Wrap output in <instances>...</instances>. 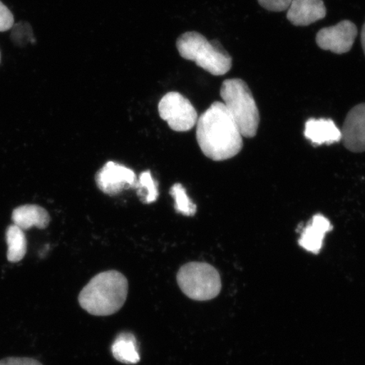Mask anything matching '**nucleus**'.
<instances>
[{
    "instance_id": "1",
    "label": "nucleus",
    "mask_w": 365,
    "mask_h": 365,
    "mask_svg": "<svg viewBox=\"0 0 365 365\" xmlns=\"http://www.w3.org/2000/svg\"><path fill=\"white\" fill-rule=\"evenodd\" d=\"M196 139L205 156L217 162L235 157L243 148V135L222 102H214L198 118Z\"/></svg>"
},
{
    "instance_id": "12",
    "label": "nucleus",
    "mask_w": 365,
    "mask_h": 365,
    "mask_svg": "<svg viewBox=\"0 0 365 365\" xmlns=\"http://www.w3.org/2000/svg\"><path fill=\"white\" fill-rule=\"evenodd\" d=\"M331 230V222L322 214H317L309 225L304 227L299 245L309 252L318 255L322 248L327 232Z\"/></svg>"
},
{
    "instance_id": "9",
    "label": "nucleus",
    "mask_w": 365,
    "mask_h": 365,
    "mask_svg": "<svg viewBox=\"0 0 365 365\" xmlns=\"http://www.w3.org/2000/svg\"><path fill=\"white\" fill-rule=\"evenodd\" d=\"M344 147L353 153L365 152V103H360L349 112L341 130Z\"/></svg>"
},
{
    "instance_id": "4",
    "label": "nucleus",
    "mask_w": 365,
    "mask_h": 365,
    "mask_svg": "<svg viewBox=\"0 0 365 365\" xmlns=\"http://www.w3.org/2000/svg\"><path fill=\"white\" fill-rule=\"evenodd\" d=\"M220 94L223 104L242 135L253 138L257 133L259 113L249 86L241 79H227L222 82Z\"/></svg>"
},
{
    "instance_id": "13",
    "label": "nucleus",
    "mask_w": 365,
    "mask_h": 365,
    "mask_svg": "<svg viewBox=\"0 0 365 365\" xmlns=\"http://www.w3.org/2000/svg\"><path fill=\"white\" fill-rule=\"evenodd\" d=\"M14 225L23 231L36 227L44 230L49 225L50 216L46 210L38 205H24L14 210L12 212Z\"/></svg>"
},
{
    "instance_id": "10",
    "label": "nucleus",
    "mask_w": 365,
    "mask_h": 365,
    "mask_svg": "<svg viewBox=\"0 0 365 365\" xmlns=\"http://www.w3.org/2000/svg\"><path fill=\"white\" fill-rule=\"evenodd\" d=\"M327 16L323 0H292L287 18L296 26H307Z\"/></svg>"
},
{
    "instance_id": "15",
    "label": "nucleus",
    "mask_w": 365,
    "mask_h": 365,
    "mask_svg": "<svg viewBox=\"0 0 365 365\" xmlns=\"http://www.w3.org/2000/svg\"><path fill=\"white\" fill-rule=\"evenodd\" d=\"M6 242L8 261L13 263L21 262L25 257L27 250V240L24 231L15 225L9 226L6 230Z\"/></svg>"
},
{
    "instance_id": "11",
    "label": "nucleus",
    "mask_w": 365,
    "mask_h": 365,
    "mask_svg": "<svg viewBox=\"0 0 365 365\" xmlns=\"http://www.w3.org/2000/svg\"><path fill=\"white\" fill-rule=\"evenodd\" d=\"M304 135L314 145L340 143L341 132L330 118H309L305 123Z\"/></svg>"
},
{
    "instance_id": "18",
    "label": "nucleus",
    "mask_w": 365,
    "mask_h": 365,
    "mask_svg": "<svg viewBox=\"0 0 365 365\" xmlns=\"http://www.w3.org/2000/svg\"><path fill=\"white\" fill-rule=\"evenodd\" d=\"M259 6L267 11L281 12L289 9L292 0H258Z\"/></svg>"
},
{
    "instance_id": "6",
    "label": "nucleus",
    "mask_w": 365,
    "mask_h": 365,
    "mask_svg": "<svg viewBox=\"0 0 365 365\" xmlns=\"http://www.w3.org/2000/svg\"><path fill=\"white\" fill-rule=\"evenodd\" d=\"M158 113L162 120L177 132L192 130L198 120V114L193 104L177 91H170L160 100Z\"/></svg>"
},
{
    "instance_id": "2",
    "label": "nucleus",
    "mask_w": 365,
    "mask_h": 365,
    "mask_svg": "<svg viewBox=\"0 0 365 365\" xmlns=\"http://www.w3.org/2000/svg\"><path fill=\"white\" fill-rule=\"evenodd\" d=\"M129 284L118 271L98 274L81 291V307L93 316L108 317L115 314L125 303Z\"/></svg>"
},
{
    "instance_id": "22",
    "label": "nucleus",
    "mask_w": 365,
    "mask_h": 365,
    "mask_svg": "<svg viewBox=\"0 0 365 365\" xmlns=\"http://www.w3.org/2000/svg\"><path fill=\"white\" fill-rule=\"evenodd\" d=\"M0 61H1V53H0Z\"/></svg>"
},
{
    "instance_id": "7",
    "label": "nucleus",
    "mask_w": 365,
    "mask_h": 365,
    "mask_svg": "<svg viewBox=\"0 0 365 365\" xmlns=\"http://www.w3.org/2000/svg\"><path fill=\"white\" fill-rule=\"evenodd\" d=\"M357 35V26L354 22L341 21L335 26L319 31L317 43L319 48L327 51L344 54L352 48Z\"/></svg>"
},
{
    "instance_id": "19",
    "label": "nucleus",
    "mask_w": 365,
    "mask_h": 365,
    "mask_svg": "<svg viewBox=\"0 0 365 365\" xmlns=\"http://www.w3.org/2000/svg\"><path fill=\"white\" fill-rule=\"evenodd\" d=\"M14 26V16L6 6L0 1V33L11 30Z\"/></svg>"
},
{
    "instance_id": "21",
    "label": "nucleus",
    "mask_w": 365,
    "mask_h": 365,
    "mask_svg": "<svg viewBox=\"0 0 365 365\" xmlns=\"http://www.w3.org/2000/svg\"><path fill=\"white\" fill-rule=\"evenodd\" d=\"M361 43H362V47H363V50H364V56H365V23L363 26V29H362V31H361Z\"/></svg>"
},
{
    "instance_id": "5",
    "label": "nucleus",
    "mask_w": 365,
    "mask_h": 365,
    "mask_svg": "<svg viewBox=\"0 0 365 365\" xmlns=\"http://www.w3.org/2000/svg\"><path fill=\"white\" fill-rule=\"evenodd\" d=\"M177 282L182 293L196 301L213 299L222 289L220 274L212 264L205 262L184 264L178 272Z\"/></svg>"
},
{
    "instance_id": "8",
    "label": "nucleus",
    "mask_w": 365,
    "mask_h": 365,
    "mask_svg": "<svg viewBox=\"0 0 365 365\" xmlns=\"http://www.w3.org/2000/svg\"><path fill=\"white\" fill-rule=\"evenodd\" d=\"M96 184L104 194L115 195L125 189H134L137 180L135 173L120 163L108 162L95 177Z\"/></svg>"
},
{
    "instance_id": "16",
    "label": "nucleus",
    "mask_w": 365,
    "mask_h": 365,
    "mask_svg": "<svg viewBox=\"0 0 365 365\" xmlns=\"http://www.w3.org/2000/svg\"><path fill=\"white\" fill-rule=\"evenodd\" d=\"M134 189L136 190L137 195L139 196L141 202L145 204L153 203L158 198V185L153 179L150 171L140 173Z\"/></svg>"
},
{
    "instance_id": "20",
    "label": "nucleus",
    "mask_w": 365,
    "mask_h": 365,
    "mask_svg": "<svg viewBox=\"0 0 365 365\" xmlns=\"http://www.w3.org/2000/svg\"><path fill=\"white\" fill-rule=\"evenodd\" d=\"M0 365H43L31 358L8 357L0 360Z\"/></svg>"
},
{
    "instance_id": "14",
    "label": "nucleus",
    "mask_w": 365,
    "mask_h": 365,
    "mask_svg": "<svg viewBox=\"0 0 365 365\" xmlns=\"http://www.w3.org/2000/svg\"><path fill=\"white\" fill-rule=\"evenodd\" d=\"M113 357L125 364H135L140 361L135 336L129 332L120 333L112 345Z\"/></svg>"
},
{
    "instance_id": "3",
    "label": "nucleus",
    "mask_w": 365,
    "mask_h": 365,
    "mask_svg": "<svg viewBox=\"0 0 365 365\" xmlns=\"http://www.w3.org/2000/svg\"><path fill=\"white\" fill-rule=\"evenodd\" d=\"M180 56L192 61L210 74L221 76L231 70L230 54L217 40L209 41L197 31H187L177 39Z\"/></svg>"
},
{
    "instance_id": "17",
    "label": "nucleus",
    "mask_w": 365,
    "mask_h": 365,
    "mask_svg": "<svg viewBox=\"0 0 365 365\" xmlns=\"http://www.w3.org/2000/svg\"><path fill=\"white\" fill-rule=\"evenodd\" d=\"M170 195L175 199V207L178 213L186 217H192L197 212V207L186 193V190L180 182L173 185Z\"/></svg>"
}]
</instances>
